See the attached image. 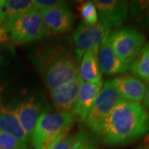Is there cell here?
<instances>
[{
    "label": "cell",
    "mask_w": 149,
    "mask_h": 149,
    "mask_svg": "<svg viewBox=\"0 0 149 149\" xmlns=\"http://www.w3.org/2000/svg\"><path fill=\"white\" fill-rule=\"evenodd\" d=\"M123 101L125 100L118 95L115 87L112 84L111 80L104 81L83 123L86 127L91 128L92 132L97 133L110 112Z\"/></svg>",
    "instance_id": "cell-5"
},
{
    "label": "cell",
    "mask_w": 149,
    "mask_h": 149,
    "mask_svg": "<svg viewBox=\"0 0 149 149\" xmlns=\"http://www.w3.org/2000/svg\"><path fill=\"white\" fill-rule=\"evenodd\" d=\"M76 60L74 55L62 48L48 50L40 57L37 65L49 91L69 83L77 76Z\"/></svg>",
    "instance_id": "cell-2"
},
{
    "label": "cell",
    "mask_w": 149,
    "mask_h": 149,
    "mask_svg": "<svg viewBox=\"0 0 149 149\" xmlns=\"http://www.w3.org/2000/svg\"><path fill=\"white\" fill-rule=\"evenodd\" d=\"M129 14L138 25L149 30V0L132 1L129 3Z\"/></svg>",
    "instance_id": "cell-19"
},
{
    "label": "cell",
    "mask_w": 149,
    "mask_h": 149,
    "mask_svg": "<svg viewBox=\"0 0 149 149\" xmlns=\"http://www.w3.org/2000/svg\"><path fill=\"white\" fill-rule=\"evenodd\" d=\"M32 3L36 9L41 12L57 6L62 5L66 3L64 1H59V0H32Z\"/></svg>",
    "instance_id": "cell-23"
},
{
    "label": "cell",
    "mask_w": 149,
    "mask_h": 149,
    "mask_svg": "<svg viewBox=\"0 0 149 149\" xmlns=\"http://www.w3.org/2000/svg\"><path fill=\"white\" fill-rule=\"evenodd\" d=\"M100 17V22L111 28L119 27L129 15V3L122 0H95L94 1Z\"/></svg>",
    "instance_id": "cell-8"
},
{
    "label": "cell",
    "mask_w": 149,
    "mask_h": 149,
    "mask_svg": "<svg viewBox=\"0 0 149 149\" xmlns=\"http://www.w3.org/2000/svg\"><path fill=\"white\" fill-rule=\"evenodd\" d=\"M70 149H98L95 137L86 130H80L74 136Z\"/></svg>",
    "instance_id": "cell-20"
},
{
    "label": "cell",
    "mask_w": 149,
    "mask_h": 149,
    "mask_svg": "<svg viewBox=\"0 0 149 149\" xmlns=\"http://www.w3.org/2000/svg\"><path fill=\"white\" fill-rule=\"evenodd\" d=\"M74 140V136H65L52 149H70Z\"/></svg>",
    "instance_id": "cell-24"
},
{
    "label": "cell",
    "mask_w": 149,
    "mask_h": 149,
    "mask_svg": "<svg viewBox=\"0 0 149 149\" xmlns=\"http://www.w3.org/2000/svg\"><path fill=\"white\" fill-rule=\"evenodd\" d=\"M0 149H28L27 145L0 130Z\"/></svg>",
    "instance_id": "cell-22"
},
{
    "label": "cell",
    "mask_w": 149,
    "mask_h": 149,
    "mask_svg": "<svg viewBox=\"0 0 149 149\" xmlns=\"http://www.w3.org/2000/svg\"><path fill=\"white\" fill-rule=\"evenodd\" d=\"M80 17L83 19V23L93 26L98 22L99 17L98 12L94 2L85 1L83 2L80 7Z\"/></svg>",
    "instance_id": "cell-21"
},
{
    "label": "cell",
    "mask_w": 149,
    "mask_h": 149,
    "mask_svg": "<svg viewBox=\"0 0 149 149\" xmlns=\"http://www.w3.org/2000/svg\"><path fill=\"white\" fill-rule=\"evenodd\" d=\"M144 109H146V111L149 113V83L146 85V91L144 94V97L143 99V105Z\"/></svg>",
    "instance_id": "cell-25"
},
{
    "label": "cell",
    "mask_w": 149,
    "mask_h": 149,
    "mask_svg": "<svg viewBox=\"0 0 149 149\" xmlns=\"http://www.w3.org/2000/svg\"><path fill=\"white\" fill-rule=\"evenodd\" d=\"M8 39H9L8 34L0 27V43L7 42L8 41Z\"/></svg>",
    "instance_id": "cell-26"
},
{
    "label": "cell",
    "mask_w": 149,
    "mask_h": 149,
    "mask_svg": "<svg viewBox=\"0 0 149 149\" xmlns=\"http://www.w3.org/2000/svg\"><path fill=\"white\" fill-rule=\"evenodd\" d=\"M98 50L90 49L85 52L80 61L79 74L85 82L92 84L102 83L101 71L98 64Z\"/></svg>",
    "instance_id": "cell-17"
},
{
    "label": "cell",
    "mask_w": 149,
    "mask_h": 149,
    "mask_svg": "<svg viewBox=\"0 0 149 149\" xmlns=\"http://www.w3.org/2000/svg\"><path fill=\"white\" fill-rule=\"evenodd\" d=\"M109 29L98 22L93 26L81 22L76 27L73 36L74 54L77 61H80L83 55L90 49L99 51L101 43L109 35Z\"/></svg>",
    "instance_id": "cell-7"
},
{
    "label": "cell",
    "mask_w": 149,
    "mask_h": 149,
    "mask_svg": "<svg viewBox=\"0 0 149 149\" xmlns=\"http://www.w3.org/2000/svg\"><path fill=\"white\" fill-rule=\"evenodd\" d=\"M4 3H5V1H3V0H0V15H1L2 9H3V8Z\"/></svg>",
    "instance_id": "cell-27"
},
{
    "label": "cell",
    "mask_w": 149,
    "mask_h": 149,
    "mask_svg": "<svg viewBox=\"0 0 149 149\" xmlns=\"http://www.w3.org/2000/svg\"><path fill=\"white\" fill-rule=\"evenodd\" d=\"M111 82L123 100L134 104L143 101L146 91L143 81L133 75H122L111 79Z\"/></svg>",
    "instance_id": "cell-12"
},
{
    "label": "cell",
    "mask_w": 149,
    "mask_h": 149,
    "mask_svg": "<svg viewBox=\"0 0 149 149\" xmlns=\"http://www.w3.org/2000/svg\"><path fill=\"white\" fill-rule=\"evenodd\" d=\"M9 39L15 44L32 42L47 36L41 12L32 8L13 22L8 32Z\"/></svg>",
    "instance_id": "cell-6"
},
{
    "label": "cell",
    "mask_w": 149,
    "mask_h": 149,
    "mask_svg": "<svg viewBox=\"0 0 149 149\" xmlns=\"http://www.w3.org/2000/svg\"><path fill=\"white\" fill-rule=\"evenodd\" d=\"M22 128L31 139L37 120L42 113V103L37 97L32 96L20 102L13 109Z\"/></svg>",
    "instance_id": "cell-11"
},
{
    "label": "cell",
    "mask_w": 149,
    "mask_h": 149,
    "mask_svg": "<svg viewBox=\"0 0 149 149\" xmlns=\"http://www.w3.org/2000/svg\"><path fill=\"white\" fill-rule=\"evenodd\" d=\"M129 70L136 78L149 83V42H146L137 57L130 65Z\"/></svg>",
    "instance_id": "cell-18"
},
{
    "label": "cell",
    "mask_w": 149,
    "mask_h": 149,
    "mask_svg": "<svg viewBox=\"0 0 149 149\" xmlns=\"http://www.w3.org/2000/svg\"><path fill=\"white\" fill-rule=\"evenodd\" d=\"M47 35H58L70 32L74 26V15L66 3L41 11Z\"/></svg>",
    "instance_id": "cell-9"
},
{
    "label": "cell",
    "mask_w": 149,
    "mask_h": 149,
    "mask_svg": "<svg viewBox=\"0 0 149 149\" xmlns=\"http://www.w3.org/2000/svg\"><path fill=\"white\" fill-rule=\"evenodd\" d=\"M108 37L101 43L98 52V64L100 71L109 75H115L129 70L130 65L123 63L113 52L108 42Z\"/></svg>",
    "instance_id": "cell-14"
},
{
    "label": "cell",
    "mask_w": 149,
    "mask_h": 149,
    "mask_svg": "<svg viewBox=\"0 0 149 149\" xmlns=\"http://www.w3.org/2000/svg\"><path fill=\"white\" fill-rule=\"evenodd\" d=\"M83 82V79L78 74L72 81L50 91L54 107L59 112L72 113Z\"/></svg>",
    "instance_id": "cell-10"
},
{
    "label": "cell",
    "mask_w": 149,
    "mask_h": 149,
    "mask_svg": "<svg viewBox=\"0 0 149 149\" xmlns=\"http://www.w3.org/2000/svg\"><path fill=\"white\" fill-rule=\"evenodd\" d=\"M146 41L144 33L131 27L119 28L108 37L113 52L123 63L129 65L143 49Z\"/></svg>",
    "instance_id": "cell-4"
},
{
    "label": "cell",
    "mask_w": 149,
    "mask_h": 149,
    "mask_svg": "<svg viewBox=\"0 0 149 149\" xmlns=\"http://www.w3.org/2000/svg\"><path fill=\"white\" fill-rule=\"evenodd\" d=\"M70 113L57 112L49 113L43 112L37 120L31 137L35 149H52L69 132L74 122Z\"/></svg>",
    "instance_id": "cell-3"
},
{
    "label": "cell",
    "mask_w": 149,
    "mask_h": 149,
    "mask_svg": "<svg viewBox=\"0 0 149 149\" xmlns=\"http://www.w3.org/2000/svg\"><path fill=\"white\" fill-rule=\"evenodd\" d=\"M0 130L11 135L17 140L27 144L30 139L22 128L13 109H9L0 99Z\"/></svg>",
    "instance_id": "cell-16"
},
{
    "label": "cell",
    "mask_w": 149,
    "mask_h": 149,
    "mask_svg": "<svg viewBox=\"0 0 149 149\" xmlns=\"http://www.w3.org/2000/svg\"><path fill=\"white\" fill-rule=\"evenodd\" d=\"M103 83L92 84L90 82L84 81L80 86L78 98L72 111V115L74 119L84 122L87 117L92 105L95 100L99 92L101 90Z\"/></svg>",
    "instance_id": "cell-13"
},
{
    "label": "cell",
    "mask_w": 149,
    "mask_h": 149,
    "mask_svg": "<svg viewBox=\"0 0 149 149\" xmlns=\"http://www.w3.org/2000/svg\"><path fill=\"white\" fill-rule=\"evenodd\" d=\"M149 133V113L139 104L123 101L104 119L98 134L104 144L124 146Z\"/></svg>",
    "instance_id": "cell-1"
},
{
    "label": "cell",
    "mask_w": 149,
    "mask_h": 149,
    "mask_svg": "<svg viewBox=\"0 0 149 149\" xmlns=\"http://www.w3.org/2000/svg\"><path fill=\"white\" fill-rule=\"evenodd\" d=\"M35 8L32 1L28 0H8L2 9L0 15V27L8 34L13 22L27 11Z\"/></svg>",
    "instance_id": "cell-15"
}]
</instances>
